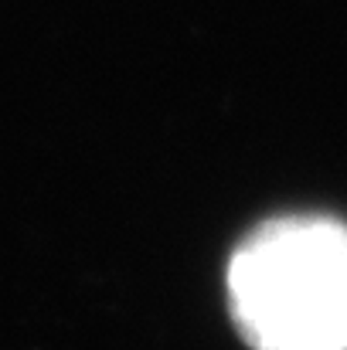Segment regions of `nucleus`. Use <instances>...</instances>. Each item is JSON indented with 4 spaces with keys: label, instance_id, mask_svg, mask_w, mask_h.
I'll use <instances>...</instances> for the list:
<instances>
[{
    "label": "nucleus",
    "instance_id": "f257e3e1",
    "mask_svg": "<svg viewBox=\"0 0 347 350\" xmlns=\"http://www.w3.org/2000/svg\"><path fill=\"white\" fill-rule=\"evenodd\" d=\"M229 310L252 350H347V225L276 215L229 258Z\"/></svg>",
    "mask_w": 347,
    "mask_h": 350
}]
</instances>
